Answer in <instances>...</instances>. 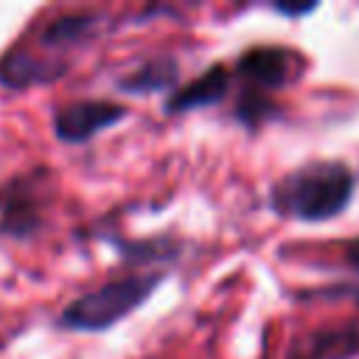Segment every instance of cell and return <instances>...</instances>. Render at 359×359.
<instances>
[{
	"label": "cell",
	"mask_w": 359,
	"mask_h": 359,
	"mask_svg": "<svg viewBox=\"0 0 359 359\" xmlns=\"http://www.w3.org/2000/svg\"><path fill=\"white\" fill-rule=\"evenodd\" d=\"M356 182V174L345 160H309L278 177L266 202L280 219L320 224L348 210Z\"/></svg>",
	"instance_id": "obj_1"
},
{
	"label": "cell",
	"mask_w": 359,
	"mask_h": 359,
	"mask_svg": "<svg viewBox=\"0 0 359 359\" xmlns=\"http://www.w3.org/2000/svg\"><path fill=\"white\" fill-rule=\"evenodd\" d=\"M163 280H165V272H157V269L109 278L101 286L70 300L59 314V325L76 334H104L112 325L123 323L143 303H149V297L157 292Z\"/></svg>",
	"instance_id": "obj_2"
},
{
	"label": "cell",
	"mask_w": 359,
	"mask_h": 359,
	"mask_svg": "<svg viewBox=\"0 0 359 359\" xmlns=\"http://www.w3.org/2000/svg\"><path fill=\"white\" fill-rule=\"evenodd\" d=\"M300 73V56L283 45H252L233 62L236 93L272 98Z\"/></svg>",
	"instance_id": "obj_3"
},
{
	"label": "cell",
	"mask_w": 359,
	"mask_h": 359,
	"mask_svg": "<svg viewBox=\"0 0 359 359\" xmlns=\"http://www.w3.org/2000/svg\"><path fill=\"white\" fill-rule=\"evenodd\" d=\"M48 171L36 168L17 174L0 182V230L14 238H31L42 227V202H45V177Z\"/></svg>",
	"instance_id": "obj_4"
},
{
	"label": "cell",
	"mask_w": 359,
	"mask_h": 359,
	"mask_svg": "<svg viewBox=\"0 0 359 359\" xmlns=\"http://www.w3.org/2000/svg\"><path fill=\"white\" fill-rule=\"evenodd\" d=\"M129 118V109L112 98H79L56 107L53 112V135L62 143L81 146L93 140L98 132L118 126Z\"/></svg>",
	"instance_id": "obj_5"
},
{
	"label": "cell",
	"mask_w": 359,
	"mask_h": 359,
	"mask_svg": "<svg viewBox=\"0 0 359 359\" xmlns=\"http://www.w3.org/2000/svg\"><path fill=\"white\" fill-rule=\"evenodd\" d=\"M359 303V286L353 292ZM359 356V311L348 320L325 323L294 339L283 359H353Z\"/></svg>",
	"instance_id": "obj_6"
},
{
	"label": "cell",
	"mask_w": 359,
	"mask_h": 359,
	"mask_svg": "<svg viewBox=\"0 0 359 359\" xmlns=\"http://www.w3.org/2000/svg\"><path fill=\"white\" fill-rule=\"evenodd\" d=\"M236 81H233V67L213 62L208 70H202L199 76H194L191 81L180 84L171 95H165L163 101V112L165 115H185L191 109H205V107H216L222 104L230 93H233Z\"/></svg>",
	"instance_id": "obj_7"
},
{
	"label": "cell",
	"mask_w": 359,
	"mask_h": 359,
	"mask_svg": "<svg viewBox=\"0 0 359 359\" xmlns=\"http://www.w3.org/2000/svg\"><path fill=\"white\" fill-rule=\"evenodd\" d=\"M65 59H50L25 45H14L0 56V84L8 90H28L36 84H53L67 73Z\"/></svg>",
	"instance_id": "obj_8"
},
{
	"label": "cell",
	"mask_w": 359,
	"mask_h": 359,
	"mask_svg": "<svg viewBox=\"0 0 359 359\" xmlns=\"http://www.w3.org/2000/svg\"><path fill=\"white\" fill-rule=\"evenodd\" d=\"M107 25V14L101 11H67L53 17L42 34H39V50H65V48H81L87 42H93Z\"/></svg>",
	"instance_id": "obj_9"
},
{
	"label": "cell",
	"mask_w": 359,
	"mask_h": 359,
	"mask_svg": "<svg viewBox=\"0 0 359 359\" xmlns=\"http://www.w3.org/2000/svg\"><path fill=\"white\" fill-rule=\"evenodd\" d=\"M177 81H180V62L168 53H160V56L137 62L129 73L118 76L115 87L118 93H126V95H151V93L171 95L180 87Z\"/></svg>",
	"instance_id": "obj_10"
},
{
	"label": "cell",
	"mask_w": 359,
	"mask_h": 359,
	"mask_svg": "<svg viewBox=\"0 0 359 359\" xmlns=\"http://www.w3.org/2000/svg\"><path fill=\"white\" fill-rule=\"evenodd\" d=\"M118 250L123 258H129L135 266L146 264H163L177 255V244L165 236L160 238H143V241H118Z\"/></svg>",
	"instance_id": "obj_11"
},
{
	"label": "cell",
	"mask_w": 359,
	"mask_h": 359,
	"mask_svg": "<svg viewBox=\"0 0 359 359\" xmlns=\"http://www.w3.org/2000/svg\"><path fill=\"white\" fill-rule=\"evenodd\" d=\"M317 8H320V3H303V6H286V3H275V6H272V11H278V14H283V17H306V14L317 11Z\"/></svg>",
	"instance_id": "obj_12"
},
{
	"label": "cell",
	"mask_w": 359,
	"mask_h": 359,
	"mask_svg": "<svg viewBox=\"0 0 359 359\" xmlns=\"http://www.w3.org/2000/svg\"><path fill=\"white\" fill-rule=\"evenodd\" d=\"M342 258H345V264H348L353 272H359V236H356V238H348V241L342 244Z\"/></svg>",
	"instance_id": "obj_13"
}]
</instances>
